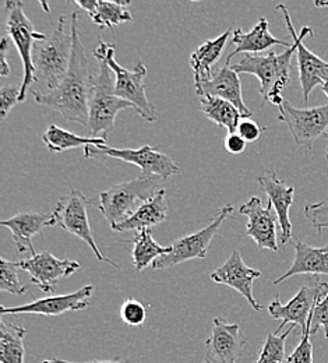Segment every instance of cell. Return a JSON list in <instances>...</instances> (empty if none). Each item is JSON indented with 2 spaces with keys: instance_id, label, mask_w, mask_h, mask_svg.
<instances>
[{
  "instance_id": "1",
  "label": "cell",
  "mask_w": 328,
  "mask_h": 363,
  "mask_svg": "<svg viewBox=\"0 0 328 363\" xmlns=\"http://www.w3.org/2000/svg\"><path fill=\"white\" fill-rule=\"evenodd\" d=\"M70 31L73 37V50L64 79L55 90L47 94L33 90V95L38 105L47 106L62 115L66 121L77 122L89 129V102L94 76L90 70L86 49L81 43L79 11H73L72 14Z\"/></svg>"
},
{
  "instance_id": "2",
  "label": "cell",
  "mask_w": 328,
  "mask_h": 363,
  "mask_svg": "<svg viewBox=\"0 0 328 363\" xmlns=\"http://www.w3.org/2000/svg\"><path fill=\"white\" fill-rule=\"evenodd\" d=\"M296 52V45L285 49L283 53L267 52L250 55L247 53L240 62L232 66L234 72L253 74L260 83V94L263 95V104L271 102L278 108L283 104L282 91L290 82V65L293 53Z\"/></svg>"
},
{
  "instance_id": "3",
  "label": "cell",
  "mask_w": 328,
  "mask_h": 363,
  "mask_svg": "<svg viewBox=\"0 0 328 363\" xmlns=\"http://www.w3.org/2000/svg\"><path fill=\"white\" fill-rule=\"evenodd\" d=\"M66 23L67 17L60 16L50 35L44 41H35L33 49L35 80L44 82L50 91L62 83L72 59L73 37L66 30Z\"/></svg>"
},
{
  "instance_id": "4",
  "label": "cell",
  "mask_w": 328,
  "mask_h": 363,
  "mask_svg": "<svg viewBox=\"0 0 328 363\" xmlns=\"http://www.w3.org/2000/svg\"><path fill=\"white\" fill-rule=\"evenodd\" d=\"M94 56L99 63V70L93 77L91 84L89 130L94 138H106L115 128L118 113L125 109H135V105L115 94V80L111 76V67L101 53L94 50Z\"/></svg>"
},
{
  "instance_id": "5",
  "label": "cell",
  "mask_w": 328,
  "mask_h": 363,
  "mask_svg": "<svg viewBox=\"0 0 328 363\" xmlns=\"http://www.w3.org/2000/svg\"><path fill=\"white\" fill-rule=\"evenodd\" d=\"M162 179L142 175L133 181L112 186L99 194L98 208L105 216L111 228L128 220L142 203L152 199L161 189Z\"/></svg>"
},
{
  "instance_id": "6",
  "label": "cell",
  "mask_w": 328,
  "mask_h": 363,
  "mask_svg": "<svg viewBox=\"0 0 328 363\" xmlns=\"http://www.w3.org/2000/svg\"><path fill=\"white\" fill-rule=\"evenodd\" d=\"M95 52L101 53L108 66L111 67L112 73L115 74V94L133 104L135 111L140 115L142 119L147 122H155L157 121V111L155 106L148 101L147 92H145V76H147V67L142 62H137L136 67L129 70L120 66L115 60V46L103 43L102 40L96 46Z\"/></svg>"
},
{
  "instance_id": "7",
  "label": "cell",
  "mask_w": 328,
  "mask_h": 363,
  "mask_svg": "<svg viewBox=\"0 0 328 363\" xmlns=\"http://www.w3.org/2000/svg\"><path fill=\"white\" fill-rule=\"evenodd\" d=\"M7 21L6 28L11 41L17 48L20 57L24 66L23 83L20 86V102H24L27 98V92L30 86L35 83V69L33 63V49L35 41H44L47 38L45 34L37 33L34 28V23L24 13V4L18 0H7L4 3Z\"/></svg>"
},
{
  "instance_id": "8",
  "label": "cell",
  "mask_w": 328,
  "mask_h": 363,
  "mask_svg": "<svg viewBox=\"0 0 328 363\" xmlns=\"http://www.w3.org/2000/svg\"><path fill=\"white\" fill-rule=\"evenodd\" d=\"M86 158H116L139 167L142 175L158 177L162 181L179 175L181 168L174 160L151 145H142L139 150L133 148H112L109 145L101 147H86Z\"/></svg>"
},
{
  "instance_id": "9",
  "label": "cell",
  "mask_w": 328,
  "mask_h": 363,
  "mask_svg": "<svg viewBox=\"0 0 328 363\" xmlns=\"http://www.w3.org/2000/svg\"><path fill=\"white\" fill-rule=\"evenodd\" d=\"M91 203L93 201L81 190H77V189L70 190L66 196L60 197V200L56 204V208L52 213L55 217L56 225L84 240L94 252L98 262L108 263L115 269H119V266L115 262L106 259L96 246L91 225L89 221V213H87L89 206Z\"/></svg>"
},
{
  "instance_id": "10",
  "label": "cell",
  "mask_w": 328,
  "mask_h": 363,
  "mask_svg": "<svg viewBox=\"0 0 328 363\" xmlns=\"http://www.w3.org/2000/svg\"><path fill=\"white\" fill-rule=\"evenodd\" d=\"M232 213H234L232 204L224 206L207 227L174 242L171 245V252L157 259L151 267L154 270H164V269H172L188 260L205 259L211 240L214 239L218 229Z\"/></svg>"
},
{
  "instance_id": "11",
  "label": "cell",
  "mask_w": 328,
  "mask_h": 363,
  "mask_svg": "<svg viewBox=\"0 0 328 363\" xmlns=\"http://www.w3.org/2000/svg\"><path fill=\"white\" fill-rule=\"evenodd\" d=\"M315 284L303 285L299 292L289 301V303L282 305L280 295L268 305V313L273 318L281 320L280 327L276 330V334H280L285 324L292 323L300 327L302 334L309 331V318L319 302L320 298L328 294L327 282L319 281L320 278H315Z\"/></svg>"
},
{
  "instance_id": "12",
  "label": "cell",
  "mask_w": 328,
  "mask_h": 363,
  "mask_svg": "<svg viewBox=\"0 0 328 363\" xmlns=\"http://www.w3.org/2000/svg\"><path fill=\"white\" fill-rule=\"evenodd\" d=\"M277 10L282 11L288 31L293 40V44L296 45L299 82H300L302 92H303V102L307 104L312 91L315 90L317 86H323V83L328 80V62L320 59L316 53L309 50L303 44V40L307 35H313V30L310 27H303L300 34L298 35L293 28V24H292V20H290L286 6L278 4Z\"/></svg>"
},
{
  "instance_id": "13",
  "label": "cell",
  "mask_w": 328,
  "mask_h": 363,
  "mask_svg": "<svg viewBox=\"0 0 328 363\" xmlns=\"http://www.w3.org/2000/svg\"><path fill=\"white\" fill-rule=\"evenodd\" d=\"M278 121L289 128L290 135L298 145H305L312 150L313 143L327 132L328 104L298 109L285 99L280 106Z\"/></svg>"
},
{
  "instance_id": "14",
  "label": "cell",
  "mask_w": 328,
  "mask_h": 363,
  "mask_svg": "<svg viewBox=\"0 0 328 363\" xmlns=\"http://www.w3.org/2000/svg\"><path fill=\"white\" fill-rule=\"evenodd\" d=\"M246 338L240 334V325L224 318L213 320L210 338L205 341L203 363H237L243 355Z\"/></svg>"
},
{
  "instance_id": "15",
  "label": "cell",
  "mask_w": 328,
  "mask_h": 363,
  "mask_svg": "<svg viewBox=\"0 0 328 363\" xmlns=\"http://www.w3.org/2000/svg\"><path fill=\"white\" fill-rule=\"evenodd\" d=\"M239 213L247 217L246 235L254 240L259 249L278 252L277 229L280 221L270 201L267 207H263L259 197H251L247 203L240 206Z\"/></svg>"
},
{
  "instance_id": "16",
  "label": "cell",
  "mask_w": 328,
  "mask_h": 363,
  "mask_svg": "<svg viewBox=\"0 0 328 363\" xmlns=\"http://www.w3.org/2000/svg\"><path fill=\"white\" fill-rule=\"evenodd\" d=\"M94 294L93 285H86L79 291L67 295L47 296L43 299H37L27 305L6 308L1 306L0 312L3 315H43V316H60L67 312H79L84 311L90 306V299Z\"/></svg>"
},
{
  "instance_id": "17",
  "label": "cell",
  "mask_w": 328,
  "mask_h": 363,
  "mask_svg": "<svg viewBox=\"0 0 328 363\" xmlns=\"http://www.w3.org/2000/svg\"><path fill=\"white\" fill-rule=\"evenodd\" d=\"M81 264L74 260H60L50 252L37 253L30 259L20 260V269L31 277V282L35 284L45 294H52L56 284L63 277H70L79 272Z\"/></svg>"
},
{
  "instance_id": "18",
  "label": "cell",
  "mask_w": 328,
  "mask_h": 363,
  "mask_svg": "<svg viewBox=\"0 0 328 363\" xmlns=\"http://www.w3.org/2000/svg\"><path fill=\"white\" fill-rule=\"evenodd\" d=\"M210 277L217 284H224L234 288V291H237L250 303L254 311L260 312L264 309L253 295V284L257 278L261 277V272L247 267L243 263L239 250L234 249L228 260L215 272H211Z\"/></svg>"
},
{
  "instance_id": "19",
  "label": "cell",
  "mask_w": 328,
  "mask_h": 363,
  "mask_svg": "<svg viewBox=\"0 0 328 363\" xmlns=\"http://www.w3.org/2000/svg\"><path fill=\"white\" fill-rule=\"evenodd\" d=\"M196 94L198 96H215L231 102L234 108L240 112L243 119H251L253 112L244 105L242 96V84L239 74L232 69L230 62L217 70H214L210 82L196 84Z\"/></svg>"
},
{
  "instance_id": "20",
  "label": "cell",
  "mask_w": 328,
  "mask_h": 363,
  "mask_svg": "<svg viewBox=\"0 0 328 363\" xmlns=\"http://www.w3.org/2000/svg\"><path fill=\"white\" fill-rule=\"evenodd\" d=\"M257 183L261 190L268 196V201L273 204L281 229V245L285 246L292 239V224L289 218V208L293 203L295 189L292 186H286L274 171H268L266 175L259 177Z\"/></svg>"
},
{
  "instance_id": "21",
  "label": "cell",
  "mask_w": 328,
  "mask_h": 363,
  "mask_svg": "<svg viewBox=\"0 0 328 363\" xmlns=\"http://www.w3.org/2000/svg\"><path fill=\"white\" fill-rule=\"evenodd\" d=\"M0 225L10 229L17 249L21 253L30 252L31 256H35L37 252L33 245V238L43 233L45 228L56 225V221L53 214L18 213L17 216L1 221Z\"/></svg>"
},
{
  "instance_id": "22",
  "label": "cell",
  "mask_w": 328,
  "mask_h": 363,
  "mask_svg": "<svg viewBox=\"0 0 328 363\" xmlns=\"http://www.w3.org/2000/svg\"><path fill=\"white\" fill-rule=\"evenodd\" d=\"M293 263L288 272L274 281V285L299 274H312L315 278H319L320 275L328 277V245L324 247H313L299 239H293Z\"/></svg>"
},
{
  "instance_id": "23",
  "label": "cell",
  "mask_w": 328,
  "mask_h": 363,
  "mask_svg": "<svg viewBox=\"0 0 328 363\" xmlns=\"http://www.w3.org/2000/svg\"><path fill=\"white\" fill-rule=\"evenodd\" d=\"M232 35H234L232 44L234 45V50L227 57V62H230V63H231V59L239 53L257 55V53H261L274 45L283 46L285 49L292 46V44H289L286 41L276 38L270 33V23L266 17H261L259 20V23L253 27V30L243 33L240 28H236Z\"/></svg>"
},
{
  "instance_id": "24",
  "label": "cell",
  "mask_w": 328,
  "mask_h": 363,
  "mask_svg": "<svg viewBox=\"0 0 328 363\" xmlns=\"http://www.w3.org/2000/svg\"><path fill=\"white\" fill-rule=\"evenodd\" d=\"M231 34L232 30H228L218 38L205 41L191 53L190 65L194 72V86L211 80L214 66L221 59Z\"/></svg>"
},
{
  "instance_id": "25",
  "label": "cell",
  "mask_w": 328,
  "mask_h": 363,
  "mask_svg": "<svg viewBox=\"0 0 328 363\" xmlns=\"http://www.w3.org/2000/svg\"><path fill=\"white\" fill-rule=\"evenodd\" d=\"M166 191L161 189L152 199L142 203L140 207L125 221L112 228L116 232H128V230H142L155 227L164 223L168 217V207L165 203Z\"/></svg>"
},
{
  "instance_id": "26",
  "label": "cell",
  "mask_w": 328,
  "mask_h": 363,
  "mask_svg": "<svg viewBox=\"0 0 328 363\" xmlns=\"http://www.w3.org/2000/svg\"><path fill=\"white\" fill-rule=\"evenodd\" d=\"M201 112L215 125L225 128L228 135L236 133L240 123L242 115L234 105L225 99L215 96H203L201 98Z\"/></svg>"
},
{
  "instance_id": "27",
  "label": "cell",
  "mask_w": 328,
  "mask_h": 363,
  "mask_svg": "<svg viewBox=\"0 0 328 363\" xmlns=\"http://www.w3.org/2000/svg\"><path fill=\"white\" fill-rule=\"evenodd\" d=\"M26 334L24 327L0 321V362L24 363Z\"/></svg>"
},
{
  "instance_id": "28",
  "label": "cell",
  "mask_w": 328,
  "mask_h": 363,
  "mask_svg": "<svg viewBox=\"0 0 328 363\" xmlns=\"http://www.w3.org/2000/svg\"><path fill=\"white\" fill-rule=\"evenodd\" d=\"M132 243H133V250H132L133 266L137 272H142L148 266H152V263L157 259L171 252V246H161L154 240L152 232L149 229L139 230L133 238Z\"/></svg>"
},
{
  "instance_id": "29",
  "label": "cell",
  "mask_w": 328,
  "mask_h": 363,
  "mask_svg": "<svg viewBox=\"0 0 328 363\" xmlns=\"http://www.w3.org/2000/svg\"><path fill=\"white\" fill-rule=\"evenodd\" d=\"M43 140L47 148L53 152H63L73 148L80 147H101L106 145L105 138H94V137H81L67 132L56 125H50L47 132L43 135Z\"/></svg>"
},
{
  "instance_id": "30",
  "label": "cell",
  "mask_w": 328,
  "mask_h": 363,
  "mask_svg": "<svg viewBox=\"0 0 328 363\" xmlns=\"http://www.w3.org/2000/svg\"><path fill=\"white\" fill-rule=\"evenodd\" d=\"M130 1H105L99 0L98 7L91 14V18L98 27L113 30L116 26L133 20L130 11L126 9Z\"/></svg>"
},
{
  "instance_id": "31",
  "label": "cell",
  "mask_w": 328,
  "mask_h": 363,
  "mask_svg": "<svg viewBox=\"0 0 328 363\" xmlns=\"http://www.w3.org/2000/svg\"><path fill=\"white\" fill-rule=\"evenodd\" d=\"M296 328V324H292L283 334L278 335L276 333H271L267 335L266 342L263 345L261 354L256 363H285V341L288 335Z\"/></svg>"
},
{
  "instance_id": "32",
  "label": "cell",
  "mask_w": 328,
  "mask_h": 363,
  "mask_svg": "<svg viewBox=\"0 0 328 363\" xmlns=\"http://www.w3.org/2000/svg\"><path fill=\"white\" fill-rule=\"evenodd\" d=\"M20 262H7L4 257L0 260V291L11 295H23L28 289L18 279Z\"/></svg>"
},
{
  "instance_id": "33",
  "label": "cell",
  "mask_w": 328,
  "mask_h": 363,
  "mask_svg": "<svg viewBox=\"0 0 328 363\" xmlns=\"http://www.w3.org/2000/svg\"><path fill=\"white\" fill-rule=\"evenodd\" d=\"M120 318L130 327H140L147 320V309L141 302L130 298L122 305Z\"/></svg>"
},
{
  "instance_id": "34",
  "label": "cell",
  "mask_w": 328,
  "mask_h": 363,
  "mask_svg": "<svg viewBox=\"0 0 328 363\" xmlns=\"http://www.w3.org/2000/svg\"><path fill=\"white\" fill-rule=\"evenodd\" d=\"M320 328H324L326 338L328 340V294L320 298L316 303L310 318H309V333L310 335L317 334Z\"/></svg>"
},
{
  "instance_id": "35",
  "label": "cell",
  "mask_w": 328,
  "mask_h": 363,
  "mask_svg": "<svg viewBox=\"0 0 328 363\" xmlns=\"http://www.w3.org/2000/svg\"><path fill=\"white\" fill-rule=\"evenodd\" d=\"M306 218L317 229L319 233L328 228V204L327 203H316L307 204L305 207Z\"/></svg>"
},
{
  "instance_id": "36",
  "label": "cell",
  "mask_w": 328,
  "mask_h": 363,
  "mask_svg": "<svg viewBox=\"0 0 328 363\" xmlns=\"http://www.w3.org/2000/svg\"><path fill=\"white\" fill-rule=\"evenodd\" d=\"M310 337L309 331L302 334V340L288 358V363H313V345Z\"/></svg>"
},
{
  "instance_id": "37",
  "label": "cell",
  "mask_w": 328,
  "mask_h": 363,
  "mask_svg": "<svg viewBox=\"0 0 328 363\" xmlns=\"http://www.w3.org/2000/svg\"><path fill=\"white\" fill-rule=\"evenodd\" d=\"M20 87L3 86L0 89V118L4 119L7 113L20 102Z\"/></svg>"
},
{
  "instance_id": "38",
  "label": "cell",
  "mask_w": 328,
  "mask_h": 363,
  "mask_svg": "<svg viewBox=\"0 0 328 363\" xmlns=\"http://www.w3.org/2000/svg\"><path fill=\"white\" fill-rule=\"evenodd\" d=\"M263 129L259 126V123L250 121V119H243L240 121L236 133L242 137L246 143H253L257 141L261 136Z\"/></svg>"
},
{
  "instance_id": "39",
  "label": "cell",
  "mask_w": 328,
  "mask_h": 363,
  "mask_svg": "<svg viewBox=\"0 0 328 363\" xmlns=\"http://www.w3.org/2000/svg\"><path fill=\"white\" fill-rule=\"evenodd\" d=\"M224 145H225V148H227L228 152L237 155V154H242V152L246 151L247 143H246L242 137L239 136L237 133H232V135H228V136H227Z\"/></svg>"
},
{
  "instance_id": "40",
  "label": "cell",
  "mask_w": 328,
  "mask_h": 363,
  "mask_svg": "<svg viewBox=\"0 0 328 363\" xmlns=\"http://www.w3.org/2000/svg\"><path fill=\"white\" fill-rule=\"evenodd\" d=\"M7 48H9V41L6 38H3L0 43V76L1 77H7L10 74V67H9L7 57H6Z\"/></svg>"
},
{
  "instance_id": "41",
  "label": "cell",
  "mask_w": 328,
  "mask_h": 363,
  "mask_svg": "<svg viewBox=\"0 0 328 363\" xmlns=\"http://www.w3.org/2000/svg\"><path fill=\"white\" fill-rule=\"evenodd\" d=\"M43 363H77V362H69V361H63V359H60V358H50V359H47V361H44ZM81 363H132L129 359H120L119 357L118 358H115L113 361H90V362H81Z\"/></svg>"
},
{
  "instance_id": "42",
  "label": "cell",
  "mask_w": 328,
  "mask_h": 363,
  "mask_svg": "<svg viewBox=\"0 0 328 363\" xmlns=\"http://www.w3.org/2000/svg\"><path fill=\"white\" fill-rule=\"evenodd\" d=\"M76 4L80 9L89 11V14L91 16L95 10H96V7H98V0H76Z\"/></svg>"
},
{
  "instance_id": "43",
  "label": "cell",
  "mask_w": 328,
  "mask_h": 363,
  "mask_svg": "<svg viewBox=\"0 0 328 363\" xmlns=\"http://www.w3.org/2000/svg\"><path fill=\"white\" fill-rule=\"evenodd\" d=\"M322 90H323V92H324V94H326V95L328 96V80L327 82H324V83H323V86H322Z\"/></svg>"
},
{
  "instance_id": "44",
  "label": "cell",
  "mask_w": 328,
  "mask_h": 363,
  "mask_svg": "<svg viewBox=\"0 0 328 363\" xmlns=\"http://www.w3.org/2000/svg\"><path fill=\"white\" fill-rule=\"evenodd\" d=\"M316 6H317V7H328V1H324V3L316 1Z\"/></svg>"
},
{
  "instance_id": "45",
  "label": "cell",
  "mask_w": 328,
  "mask_h": 363,
  "mask_svg": "<svg viewBox=\"0 0 328 363\" xmlns=\"http://www.w3.org/2000/svg\"><path fill=\"white\" fill-rule=\"evenodd\" d=\"M326 158L328 160V147H327V151H326Z\"/></svg>"
}]
</instances>
